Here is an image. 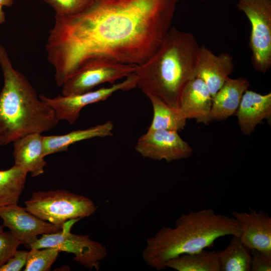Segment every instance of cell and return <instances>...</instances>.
I'll list each match as a JSON object with an SVG mask.
<instances>
[{
  "instance_id": "6da1fadb",
  "label": "cell",
  "mask_w": 271,
  "mask_h": 271,
  "mask_svg": "<svg viewBox=\"0 0 271 271\" xmlns=\"http://www.w3.org/2000/svg\"><path fill=\"white\" fill-rule=\"evenodd\" d=\"M178 0H95L70 17L55 16L46 45L59 86L86 61L140 65L172 27Z\"/></svg>"
},
{
  "instance_id": "f546056e",
  "label": "cell",
  "mask_w": 271,
  "mask_h": 271,
  "mask_svg": "<svg viewBox=\"0 0 271 271\" xmlns=\"http://www.w3.org/2000/svg\"><path fill=\"white\" fill-rule=\"evenodd\" d=\"M3 228H4V226L1 225H0V232L1 231H3Z\"/></svg>"
},
{
  "instance_id": "9c48e42d",
  "label": "cell",
  "mask_w": 271,
  "mask_h": 271,
  "mask_svg": "<svg viewBox=\"0 0 271 271\" xmlns=\"http://www.w3.org/2000/svg\"><path fill=\"white\" fill-rule=\"evenodd\" d=\"M137 77L134 74L125 78L121 82L114 83L108 87H102L82 93L49 98L40 95L39 98L50 106L60 120H65L73 124L79 117L81 109L85 106L106 100L115 92L128 91L137 87Z\"/></svg>"
},
{
  "instance_id": "8992f818",
  "label": "cell",
  "mask_w": 271,
  "mask_h": 271,
  "mask_svg": "<svg viewBox=\"0 0 271 271\" xmlns=\"http://www.w3.org/2000/svg\"><path fill=\"white\" fill-rule=\"evenodd\" d=\"M80 219H70L62 225L59 231L42 235L31 245L30 249L55 248L60 252L74 254V260L85 267L98 270L100 261L107 255V250L102 244L91 239L88 235L71 232L72 226Z\"/></svg>"
},
{
  "instance_id": "44dd1931",
  "label": "cell",
  "mask_w": 271,
  "mask_h": 271,
  "mask_svg": "<svg viewBox=\"0 0 271 271\" xmlns=\"http://www.w3.org/2000/svg\"><path fill=\"white\" fill-rule=\"evenodd\" d=\"M221 271H250L251 249L237 236H233L228 245L217 251Z\"/></svg>"
},
{
  "instance_id": "d4e9b609",
  "label": "cell",
  "mask_w": 271,
  "mask_h": 271,
  "mask_svg": "<svg viewBox=\"0 0 271 271\" xmlns=\"http://www.w3.org/2000/svg\"><path fill=\"white\" fill-rule=\"evenodd\" d=\"M20 244V241L10 231L0 232V267L15 253Z\"/></svg>"
},
{
  "instance_id": "7402d4cb",
  "label": "cell",
  "mask_w": 271,
  "mask_h": 271,
  "mask_svg": "<svg viewBox=\"0 0 271 271\" xmlns=\"http://www.w3.org/2000/svg\"><path fill=\"white\" fill-rule=\"evenodd\" d=\"M27 174L15 165L7 170H0V207L18 203Z\"/></svg>"
},
{
  "instance_id": "4dcf8cb0",
  "label": "cell",
  "mask_w": 271,
  "mask_h": 271,
  "mask_svg": "<svg viewBox=\"0 0 271 271\" xmlns=\"http://www.w3.org/2000/svg\"><path fill=\"white\" fill-rule=\"evenodd\" d=\"M194 1H205L206 0H194Z\"/></svg>"
},
{
  "instance_id": "83f0119b",
  "label": "cell",
  "mask_w": 271,
  "mask_h": 271,
  "mask_svg": "<svg viewBox=\"0 0 271 271\" xmlns=\"http://www.w3.org/2000/svg\"><path fill=\"white\" fill-rule=\"evenodd\" d=\"M13 4V0H0V5L3 7H11Z\"/></svg>"
},
{
  "instance_id": "7c38bea8",
  "label": "cell",
  "mask_w": 271,
  "mask_h": 271,
  "mask_svg": "<svg viewBox=\"0 0 271 271\" xmlns=\"http://www.w3.org/2000/svg\"><path fill=\"white\" fill-rule=\"evenodd\" d=\"M249 211L231 212L240 227L239 237L251 250L271 253V217L262 211L251 208Z\"/></svg>"
},
{
  "instance_id": "4fadbf2b",
  "label": "cell",
  "mask_w": 271,
  "mask_h": 271,
  "mask_svg": "<svg viewBox=\"0 0 271 271\" xmlns=\"http://www.w3.org/2000/svg\"><path fill=\"white\" fill-rule=\"evenodd\" d=\"M234 64L231 55L222 52L214 54L205 46L199 47L196 66V77L202 80L213 97L233 71Z\"/></svg>"
},
{
  "instance_id": "ac0fdd59",
  "label": "cell",
  "mask_w": 271,
  "mask_h": 271,
  "mask_svg": "<svg viewBox=\"0 0 271 271\" xmlns=\"http://www.w3.org/2000/svg\"><path fill=\"white\" fill-rule=\"evenodd\" d=\"M113 123L111 121L87 128L73 130L65 134L44 136L45 156L66 151L69 146L77 142L95 138H105L113 135Z\"/></svg>"
},
{
  "instance_id": "5b68a950",
  "label": "cell",
  "mask_w": 271,
  "mask_h": 271,
  "mask_svg": "<svg viewBox=\"0 0 271 271\" xmlns=\"http://www.w3.org/2000/svg\"><path fill=\"white\" fill-rule=\"evenodd\" d=\"M25 204L37 217L60 226L70 219L88 217L96 210L90 198L60 189L34 192Z\"/></svg>"
},
{
  "instance_id": "3957f363",
  "label": "cell",
  "mask_w": 271,
  "mask_h": 271,
  "mask_svg": "<svg viewBox=\"0 0 271 271\" xmlns=\"http://www.w3.org/2000/svg\"><path fill=\"white\" fill-rule=\"evenodd\" d=\"M240 232L232 216L216 214L212 209L191 211L177 219L174 227H164L149 237L142 257L148 265L162 270L172 258L213 246L221 237H239Z\"/></svg>"
},
{
  "instance_id": "f1b7e54d",
  "label": "cell",
  "mask_w": 271,
  "mask_h": 271,
  "mask_svg": "<svg viewBox=\"0 0 271 271\" xmlns=\"http://www.w3.org/2000/svg\"><path fill=\"white\" fill-rule=\"evenodd\" d=\"M3 7L2 6L0 5V25L4 23L6 20L5 14Z\"/></svg>"
},
{
  "instance_id": "d6986e66",
  "label": "cell",
  "mask_w": 271,
  "mask_h": 271,
  "mask_svg": "<svg viewBox=\"0 0 271 271\" xmlns=\"http://www.w3.org/2000/svg\"><path fill=\"white\" fill-rule=\"evenodd\" d=\"M165 266L178 271H221L217 251L205 249L172 258Z\"/></svg>"
},
{
  "instance_id": "30bf717a",
  "label": "cell",
  "mask_w": 271,
  "mask_h": 271,
  "mask_svg": "<svg viewBox=\"0 0 271 271\" xmlns=\"http://www.w3.org/2000/svg\"><path fill=\"white\" fill-rule=\"evenodd\" d=\"M135 149L145 158L167 162L188 158L193 153L177 131L167 130H148L138 139Z\"/></svg>"
},
{
  "instance_id": "52a82bcc",
  "label": "cell",
  "mask_w": 271,
  "mask_h": 271,
  "mask_svg": "<svg viewBox=\"0 0 271 271\" xmlns=\"http://www.w3.org/2000/svg\"><path fill=\"white\" fill-rule=\"evenodd\" d=\"M236 6L251 25L249 46L253 67L264 73L271 66V0H238Z\"/></svg>"
},
{
  "instance_id": "ffe728a7",
  "label": "cell",
  "mask_w": 271,
  "mask_h": 271,
  "mask_svg": "<svg viewBox=\"0 0 271 271\" xmlns=\"http://www.w3.org/2000/svg\"><path fill=\"white\" fill-rule=\"evenodd\" d=\"M148 98L153 109V117L148 130H167L178 132L184 128L187 119L179 108L172 107L155 96Z\"/></svg>"
},
{
  "instance_id": "2e32d148",
  "label": "cell",
  "mask_w": 271,
  "mask_h": 271,
  "mask_svg": "<svg viewBox=\"0 0 271 271\" xmlns=\"http://www.w3.org/2000/svg\"><path fill=\"white\" fill-rule=\"evenodd\" d=\"M242 132L249 135L263 119L271 116V93L261 94L247 90L235 113Z\"/></svg>"
},
{
  "instance_id": "cb8c5ba5",
  "label": "cell",
  "mask_w": 271,
  "mask_h": 271,
  "mask_svg": "<svg viewBox=\"0 0 271 271\" xmlns=\"http://www.w3.org/2000/svg\"><path fill=\"white\" fill-rule=\"evenodd\" d=\"M95 0H44L55 12V16L70 17L88 8Z\"/></svg>"
},
{
  "instance_id": "277c9868",
  "label": "cell",
  "mask_w": 271,
  "mask_h": 271,
  "mask_svg": "<svg viewBox=\"0 0 271 271\" xmlns=\"http://www.w3.org/2000/svg\"><path fill=\"white\" fill-rule=\"evenodd\" d=\"M0 65L4 75L0 92V146L55 128L59 120L54 110L38 96L27 78L14 68L1 43Z\"/></svg>"
},
{
  "instance_id": "9a60e30c",
  "label": "cell",
  "mask_w": 271,
  "mask_h": 271,
  "mask_svg": "<svg viewBox=\"0 0 271 271\" xmlns=\"http://www.w3.org/2000/svg\"><path fill=\"white\" fill-rule=\"evenodd\" d=\"M43 139L41 133L36 132L13 142L14 165L31 173L33 177L43 174L47 164L44 160Z\"/></svg>"
},
{
  "instance_id": "ba28073f",
  "label": "cell",
  "mask_w": 271,
  "mask_h": 271,
  "mask_svg": "<svg viewBox=\"0 0 271 271\" xmlns=\"http://www.w3.org/2000/svg\"><path fill=\"white\" fill-rule=\"evenodd\" d=\"M136 66L107 59L88 60L62 85V95L82 93L106 82L113 84L133 74Z\"/></svg>"
},
{
  "instance_id": "8fae6325",
  "label": "cell",
  "mask_w": 271,
  "mask_h": 271,
  "mask_svg": "<svg viewBox=\"0 0 271 271\" xmlns=\"http://www.w3.org/2000/svg\"><path fill=\"white\" fill-rule=\"evenodd\" d=\"M3 226L23 244L30 247L38 236L59 231L62 226L44 221L18 204L0 207Z\"/></svg>"
},
{
  "instance_id": "484cf974",
  "label": "cell",
  "mask_w": 271,
  "mask_h": 271,
  "mask_svg": "<svg viewBox=\"0 0 271 271\" xmlns=\"http://www.w3.org/2000/svg\"><path fill=\"white\" fill-rule=\"evenodd\" d=\"M251 271L271 270V253L251 250Z\"/></svg>"
},
{
  "instance_id": "603a6c76",
  "label": "cell",
  "mask_w": 271,
  "mask_h": 271,
  "mask_svg": "<svg viewBox=\"0 0 271 271\" xmlns=\"http://www.w3.org/2000/svg\"><path fill=\"white\" fill-rule=\"evenodd\" d=\"M60 251L53 247L31 248L28 252L24 271H48L51 269Z\"/></svg>"
},
{
  "instance_id": "4316f807",
  "label": "cell",
  "mask_w": 271,
  "mask_h": 271,
  "mask_svg": "<svg viewBox=\"0 0 271 271\" xmlns=\"http://www.w3.org/2000/svg\"><path fill=\"white\" fill-rule=\"evenodd\" d=\"M28 252L17 250L9 260L0 267V271H20L25 266Z\"/></svg>"
},
{
  "instance_id": "e0dca14e",
  "label": "cell",
  "mask_w": 271,
  "mask_h": 271,
  "mask_svg": "<svg viewBox=\"0 0 271 271\" xmlns=\"http://www.w3.org/2000/svg\"><path fill=\"white\" fill-rule=\"evenodd\" d=\"M250 86L245 78H228L212 99L211 120L220 121L235 114L243 94Z\"/></svg>"
},
{
  "instance_id": "7a4b0ae2",
  "label": "cell",
  "mask_w": 271,
  "mask_h": 271,
  "mask_svg": "<svg viewBox=\"0 0 271 271\" xmlns=\"http://www.w3.org/2000/svg\"><path fill=\"white\" fill-rule=\"evenodd\" d=\"M199 47L193 34L172 27L155 52L136 66L137 87L148 97L179 108L183 88L196 77Z\"/></svg>"
},
{
  "instance_id": "5bb4252c",
  "label": "cell",
  "mask_w": 271,
  "mask_h": 271,
  "mask_svg": "<svg viewBox=\"0 0 271 271\" xmlns=\"http://www.w3.org/2000/svg\"><path fill=\"white\" fill-rule=\"evenodd\" d=\"M212 97L210 90L201 79L195 77L183 88L179 99V108L187 119L207 124L211 121Z\"/></svg>"
}]
</instances>
